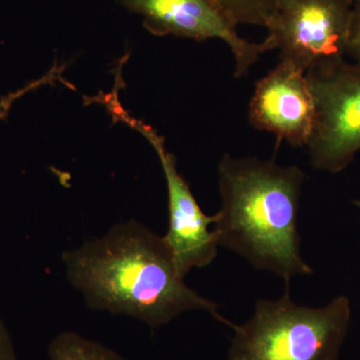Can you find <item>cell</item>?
<instances>
[{"instance_id":"5b68a950","label":"cell","mask_w":360,"mask_h":360,"mask_svg":"<svg viewBox=\"0 0 360 360\" xmlns=\"http://www.w3.org/2000/svg\"><path fill=\"white\" fill-rule=\"evenodd\" d=\"M354 0H281L265 27L279 60L303 70L343 60Z\"/></svg>"},{"instance_id":"8992f818","label":"cell","mask_w":360,"mask_h":360,"mask_svg":"<svg viewBox=\"0 0 360 360\" xmlns=\"http://www.w3.org/2000/svg\"><path fill=\"white\" fill-rule=\"evenodd\" d=\"M104 105L116 120L134 127L143 135L160 158L168 196V229L165 239L182 276L193 269L208 266L219 252V239L210 226L217 221V214L206 215L194 198L188 184L180 175L176 160L165 148V139L153 127L135 120L120 105L113 96Z\"/></svg>"},{"instance_id":"3957f363","label":"cell","mask_w":360,"mask_h":360,"mask_svg":"<svg viewBox=\"0 0 360 360\" xmlns=\"http://www.w3.org/2000/svg\"><path fill=\"white\" fill-rule=\"evenodd\" d=\"M350 317L347 296L309 307L286 290L278 300H258L252 316L234 326L229 360H338Z\"/></svg>"},{"instance_id":"8fae6325","label":"cell","mask_w":360,"mask_h":360,"mask_svg":"<svg viewBox=\"0 0 360 360\" xmlns=\"http://www.w3.org/2000/svg\"><path fill=\"white\" fill-rule=\"evenodd\" d=\"M0 360H18L11 336L1 319H0Z\"/></svg>"},{"instance_id":"6da1fadb","label":"cell","mask_w":360,"mask_h":360,"mask_svg":"<svg viewBox=\"0 0 360 360\" xmlns=\"http://www.w3.org/2000/svg\"><path fill=\"white\" fill-rule=\"evenodd\" d=\"M68 281L87 307L134 317L151 328L189 310H205L231 326L217 303L184 283L162 236L135 220L63 255Z\"/></svg>"},{"instance_id":"7a4b0ae2","label":"cell","mask_w":360,"mask_h":360,"mask_svg":"<svg viewBox=\"0 0 360 360\" xmlns=\"http://www.w3.org/2000/svg\"><path fill=\"white\" fill-rule=\"evenodd\" d=\"M304 179L295 165L225 153L219 165L221 208L213 225L219 246L288 283L311 274L300 253L297 229Z\"/></svg>"},{"instance_id":"30bf717a","label":"cell","mask_w":360,"mask_h":360,"mask_svg":"<svg viewBox=\"0 0 360 360\" xmlns=\"http://www.w3.org/2000/svg\"><path fill=\"white\" fill-rule=\"evenodd\" d=\"M347 56L360 63V0H354Z\"/></svg>"},{"instance_id":"4fadbf2b","label":"cell","mask_w":360,"mask_h":360,"mask_svg":"<svg viewBox=\"0 0 360 360\" xmlns=\"http://www.w3.org/2000/svg\"><path fill=\"white\" fill-rule=\"evenodd\" d=\"M354 205L356 206V207H359L360 210V200H354Z\"/></svg>"},{"instance_id":"ba28073f","label":"cell","mask_w":360,"mask_h":360,"mask_svg":"<svg viewBox=\"0 0 360 360\" xmlns=\"http://www.w3.org/2000/svg\"><path fill=\"white\" fill-rule=\"evenodd\" d=\"M255 129L276 135L292 146H307L315 123L314 94L307 71L288 61L258 80L248 105Z\"/></svg>"},{"instance_id":"9c48e42d","label":"cell","mask_w":360,"mask_h":360,"mask_svg":"<svg viewBox=\"0 0 360 360\" xmlns=\"http://www.w3.org/2000/svg\"><path fill=\"white\" fill-rule=\"evenodd\" d=\"M49 357V360H127L105 345L71 331L52 340Z\"/></svg>"},{"instance_id":"52a82bcc","label":"cell","mask_w":360,"mask_h":360,"mask_svg":"<svg viewBox=\"0 0 360 360\" xmlns=\"http://www.w3.org/2000/svg\"><path fill=\"white\" fill-rule=\"evenodd\" d=\"M141 14L151 32L203 41L220 39L231 49L234 77L240 78L271 51L269 42H250L238 34L236 22L217 0H122Z\"/></svg>"},{"instance_id":"277c9868","label":"cell","mask_w":360,"mask_h":360,"mask_svg":"<svg viewBox=\"0 0 360 360\" xmlns=\"http://www.w3.org/2000/svg\"><path fill=\"white\" fill-rule=\"evenodd\" d=\"M315 103L307 144L312 167L336 174L360 151V63L343 60L307 71Z\"/></svg>"},{"instance_id":"7c38bea8","label":"cell","mask_w":360,"mask_h":360,"mask_svg":"<svg viewBox=\"0 0 360 360\" xmlns=\"http://www.w3.org/2000/svg\"><path fill=\"white\" fill-rule=\"evenodd\" d=\"M37 86V82L34 84H30V86H26L25 89L18 90V91L14 92L13 94H9L6 97H4L1 101H0V117H4L6 115V113L8 112L9 108H11V104L13 103V101L15 99L20 98L22 94H25V92H27L28 90H32L34 89V87Z\"/></svg>"}]
</instances>
